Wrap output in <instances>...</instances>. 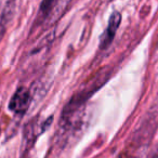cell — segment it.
I'll return each mask as SVG.
<instances>
[{
    "label": "cell",
    "mask_w": 158,
    "mask_h": 158,
    "mask_svg": "<svg viewBox=\"0 0 158 158\" xmlns=\"http://www.w3.org/2000/svg\"><path fill=\"white\" fill-rule=\"evenodd\" d=\"M121 23V14L119 12L115 11L110 14V20H108L107 28L104 31V33L101 35L100 38V49L104 50V49H107L110 46V44L113 42L116 35L117 31H118V27Z\"/></svg>",
    "instance_id": "3957f363"
},
{
    "label": "cell",
    "mask_w": 158,
    "mask_h": 158,
    "mask_svg": "<svg viewBox=\"0 0 158 158\" xmlns=\"http://www.w3.org/2000/svg\"><path fill=\"white\" fill-rule=\"evenodd\" d=\"M110 74L107 70H105V69L100 70L92 79H89L88 81L82 86V88L80 89V90H78L73 95L72 99L66 104L63 112H62L61 123H63V126H65L66 128L69 127V125L72 123V121L74 120L77 113L80 112L81 108L85 106V104H86V102L88 101L104 84H106V81H107V79L110 78Z\"/></svg>",
    "instance_id": "6da1fadb"
},
{
    "label": "cell",
    "mask_w": 158,
    "mask_h": 158,
    "mask_svg": "<svg viewBox=\"0 0 158 158\" xmlns=\"http://www.w3.org/2000/svg\"><path fill=\"white\" fill-rule=\"evenodd\" d=\"M31 93L25 87H20L12 95L9 102V110L18 116H23L27 112L31 104Z\"/></svg>",
    "instance_id": "7a4b0ae2"
},
{
    "label": "cell",
    "mask_w": 158,
    "mask_h": 158,
    "mask_svg": "<svg viewBox=\"0 0 158 158\" xmlns=\"http://www.w3.org/2000/svg\"><path fill=\"white\" fill-rule=\"evenodd\" d=\"M59 0H42V3L40 6L39 14H38V20L44 21L47 19V16L51 13V11L53 10V8L55 7V5L57 3Z\"/></svg>",
    "instance_id": "277c9868"
}]
</instances>
